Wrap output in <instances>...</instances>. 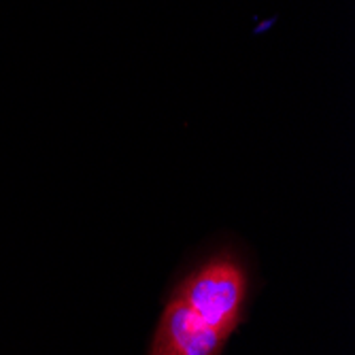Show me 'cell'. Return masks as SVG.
<instances>
[{"label":"cell","mask_w":355,"mask_h":355,"mask_svg":"<svg viewBox=\"0 0 355 355\" xmlns=\"http://www.w3.org/2000/svg\"><path fill=\"white\" fill-rule=\"evenodd\" d=\"M247 285L243 264L230 253H219L183 279L175 298L183 300L207 326L230 336L243 319Z\"/></svg>","instance_id":"cell-1"},{"label":"cell","mask_w":355,"mask_h":355,"mask_svg":"<svg viewBox=\"0 0 355 355\" xmlns=\"http://www.w3.org/2000/svg\"><path fill=\"white\" fill-rule=\"evenodd\" d=\"M228 336L207 326L183 300L171 298L155 330L149 355H219Z\"/></svg>","instance_id":"cell-2"}]
</instances>
